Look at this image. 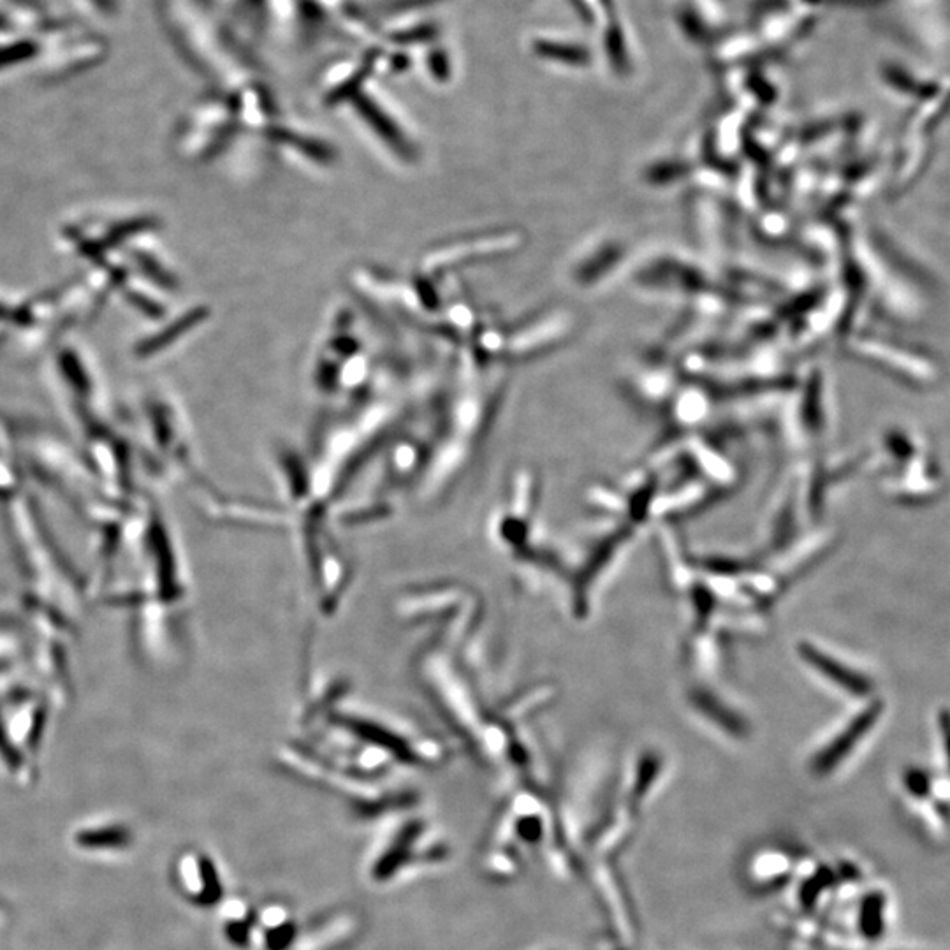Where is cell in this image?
<instances>
[{
    "mask_svg": "<svg viewBox=\"0 0 950 950\" xmlns=\"http://www.w3.org/2000/svg\"><path fill=\"white\" fill-rule=\"evenodd\" d=\"M71 847L97 859H115L134 847V833L125 822L113 819L90 820L71 833Z\"/></svg>",
    "mask_w": 950,
    "mask_h": 950,
    "instance_id": "obj_1",
    "label": "cell"
},
{
    "mask_svg": "<svg viewBox=\"0 0 950 950\" xmlns=\"http://www.w3.org/2000/svg\"><path fill=\"white\" fill-rule=\"evenodd\" d=\"M882 715V702H873L868 708L864 709L861 715L848 724L847 729L841 732L833 745L827 746L824 752L820 753L819 759L813 762V769L824 775L833 771L834 766L840 762L843 757H847L848 752L854 748L866 732L870 731L873 725L877 724L878 718Z\"/></svg>",
    "mask_w": 950,
    "mask_h": 950,
    "instance_id": "obj_2",
    "label": "cell"
},
{
    "mask_svg": "<svg viewBox=\"0 0 950 950\" xmlns=\"http://www.w3.org/2000/svg\"><path fill=\"white\" fill-rule=\"evenodd\" d=\"M212 866L198 855H183L176 864L175 873L185 896L203 905L213 903V899L219 896V882Z\"/></svg>",
    "mask_w": 950,
    "mask_h": 950,
    "instance_id": "obj_3",
    "label": "cell"
},
{
    "mask_svg": "<svg viewBox=\"0 0 950 950\" xmlns=\"http://www.w3.org/2000/svg\"><path fill=\"white\" fill-rule=\"evenodd\" d=\"M801 657L806 658L808 664L817 667L819 673L824 674L829 680H833L838 687L845 688L847 692L854 695H866L871 692V681L864 678L863 674L854 673L848 667L836 662L834 658L827 657L826 653L813 648L810 644L801 646Z\"/></svg>",
    "mask_w": 950,
    "mask_h": 950,
    "instance_id": "obj_4",
    "label": "cell"
},
{
    "mask_svg": "<svg viewBox=\"0 0 950 950\" xmlns=\"http://www.w3.org/2000/svg\"><path fill=\"white\" fill-rule=\"evenodd\" d=\"M882 914H884V903L882 898L873 896V898L864 905V931L868 938H878L882 933Z\"/></svg>",
    "mask_w": 950,
    "mask_h": 950,
    "instance_id": "obj_5",
    "label": "cell"
},
{
    "mask_svg": "<svg viewBox=\"0 0 950 950\" xmlns=\"http://www.w3.org/2000/svg\"><path fill=\"white\" fill-rule=\"evenodd\" d=\"M905 783H907V789L917 797H922L924 794H928V776H926V773L921 771V769H912V771H908L907 775H905Z\"/></svg>",
    "mask_w": 950,
    "mask_h": 950,
    "instance_id": "obj_6",
    "label": "cell"
},
{
    "mask_svg": "<svg viewBox=\"0 0 950 950\" xmlns=\"http://www.w3.org/2000/svg\"><path fill=\"white\" fill-rule=\"evenodd\" d=\"M940 729H942L943 739H945V748H947V755H949V764H950V713L949 711H942L940 713Z\"/></svg>",
    "mask_w": 950,
    "mask_h": 950,
    "instance_id": "obj_7",
    "label": "cell"
}]
</instances>
